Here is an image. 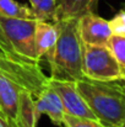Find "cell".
Masks as SVG:
<instances>
[{"instance_id": "obj_4", "label": "cell", "mask_w": 125, "mask_h": 127, "mask_svg": "<svg viewBox=\"0 0 125 127\" xmlns=\"http://www.w3.org/2000/svg\"><path fill=\"white\" fill-rule=\"evenodd\" d=\"M82 73L88 79L115 82L122 79L123 68L107 46L82 43Z\"/></svg>"}, {"instance_id": "obj_19", "label": "cell", "mask_w": 125, "mask_h": 127, "mask_svg": "<svg viewBox=\"0 0 125 127\" xmlns=\"http://www.w3.org/2000/svg\"><path fill=\"white\" fill-rule=\"evenodd\" d=\"M98 1L99 0H92V10L96 12V10H97V6H98Z\"/></svg>"}, {"instance_id": "obj_16", "label": "cell", "mask_w": 125, "mask_h": 127, "mask_svg": "<svg viewBox=\"0 0 125 127\" xmlns=\"http://www.w3.org/2000/svg\"><path fill=\"white\" fill-rule=\"evenodd\" d=\"M63 126L65 127H107L102 122H99L96 119H86V117H76L71 115L64 116Z\"/></svg>"}, {"instance_id": "obj_23", "label": "cell", "mask_w": 125, "mask_h": 127, "mask_svg": "<svg viewBox=\"0 0 125 127\" xmlns=\"http://www.w3.org/2000/svg\"><path fill=\"white\" fill-rule=\"evenodd\" d=\"M119 82H120V80H119ZM120 83H122V82H120ZM122 84L124 85V88H125V83H122ZM124 127H125V125H124Z\"/></svg>"}, {"instance_id": "obj_1", "label": "cell", "mask_w": 125, "mask_h": 127, "mask_svg": "<svg viewBox=\"0 0 125 127\" xmlns=\"http://www.w3.org/2000/svg\"><path fill=\"white\" fill-rule=\"evenodd\" d=\"M76 86L96 119L107 127H124L125 88L119 80L101 82L83 77Z\"/></svg>"}, {"instance_id": "obj_15", "label": "cell", "mask_w": 125, "mask_h": 127, "mask_svg": "<svg viewBox=\"0 0 125 127\" xmlns=\"http://www.w3.org/2000/svg\"><path fill=\"white\" fill-rule=\"evenodd\" d=\"M113 57L117 59L119 65L124 69L125 68V36L122 35H112L106 44Z\"/></svg>"}, {"instance_id": "obj_22", "label": "cell", "mask_w": 125, "mask_h": 127, "mask_svg": "<svg viewBox=\"0 0 125 127\" xmlns=\"http://www.w3.org/2000/svg\"><path fill=\"white\" fill-rule=\"evenodd\" d=\"M0 116L5 120V117H4V114H2V109H1V104H0Z\"/></svg>"}, {"instance_id": "obj_7", "label": "cell", "mask_w": 125, "mask_h": 127, "mask_svg": "<svg viewBox=\"0 0 125 127\" xmlns=\"http://www.w3.org/2000/svg\"><path fill=\"white\" fill-rule=\"evenodd\" d=\"M77 31L85 44L106 46L113 35L109 20L98 16L94 11H87L77 17Z\"/></svg>"}, {"instance_id": "obj_20", "label": "cell", "mask_w": 125, "mask_h": 127, "mask_svg": "<svg viewBox=\"0 0 125 127\" xmlns=\"http://www.w3.org/2000/svg\"><path fill=\"white\" fill-rule=\"evenodd\" d=\"M0 127H10L9 125H7V122L0 116Z\"/></svg>"}, {"instance_id": "obj_9", "label": "cell", "mask_w": 125, "mask_h": 127, "mask_svg": "<svg viewBox=\"0 0 125 127\" xmlns=\"http://www.w3.org/2000/svg\"><path fill=\"white\" fill-rule=\"evenodd\" d=\"M58 40V26L53 21L37 20L35 31V42L38 59H45L48 63L53 57L55 43Z\"/></svg>"}, {"instance_id": "obj_14", "label": "cell", "mask_w": 125, "mask_h": 127, "mask_svg": "<svg viewBox=\"0 0 125 127\" xmlns=\"http://www.w3.org/2000/svg\"><path fill=\"white\" fill-rule=\"evenodd\" d=\"M37 20L53 21L55 19L56 0H28Z\"/></svg>"}, {"instance_id": "obj_17", "label": "cell", "mask_w": 125, "mask_h": 127, "mask_svg": "<svg viewBox=\"0 0 125 127\" xmlns=\"http://www.w3.org/2000/svg\"><path fill=\"white\" fill-rule=\"evenodd\" d=\"M109 25L112 29V32L114 35H122L125 36V6L113 16L112 20H109Z\"/></svg>"}, {"instance_id": "obj_10", "label": "cell", "mask_w": 125, "mask_h": 127, "mask_svg": "<svg viewBox=\"0 0 125 127\" xmlns=\"http://www.w3.org/2000/svg\"><path fill=\"white\" fill-rule=\"evenodd\" d=\"M21 89L10 79L0 74V104L5 121L10 127H17V109Z\"/></svg>"}, {"instance_id": "obj_12", "label": "cell", "mask_w": 125, "mask_h": 127, "mask_svg": "<svg viewBox=\"0 0 125 127\" xmlns=\"http://www.w3.org/2000/svg\"><path fill=\"white\" fill-rule=\"evenodd\" d=\"M92 10V0H56L54 22L68 17H79Z\"/></svg>"}, {"instance_id": "obj_8", "label": "cell", "mask_w": 125, "mask_h": 127, "mask_svg": "<svg viewBox=\"0 0 125 127\" xmlns=\"http://www.w3.org/2000/svg\"><path fill=\"white\" fill-rule=\"evenodd\" d=\"M35 104L39 117L41 115H47L54 125L63 126L64 116H65L63 101L60 99V95L56 93V90L49 84V80H48V85L35 97Z\"/></svg>"}, {"instance_id": "obj_21", "label": "cell", "mask_w": 125, "mask_h": 127, "mask_svg": "<svg viewBox=\"0 0 125 127\" xmlns=\"http://www.w3.org/2000/svg\"><path fill=\"white\" fill-rule=\"evenodd\" d=\"M122 83H125V68L123 69V74H122V79H120Z\"/></svg>"}, {"instance_id": "obj_6", "label": "cell", "mask_w": 125, "mask_h": 127, "mask_svg": "<svg viewBox=\"0 0 125 127\" xmlns=\"http://www.w3.org/2000/svg\"><path fill=\"white\" fill-rule=\"evenodd\" d=\"M49 84L60 95L66 115H71L76 117H86V119H96V116L88 107L82 95L80 94L76 86V82L49 78Z\"/></svg>"}, {"instance_id": "obj_5", "label": "cell", "mask_w": 125, "mask_h": 127, "mask_svg": "<svg viewBox=\"0 0 125 127\" xmlns=\"http://www.w3.org/2000/svg\"><path fill=\"white\" fill-rule=\"evenodd\" d=\"M36 24V19H14L0 14V29L14 52L25 59L41 63L35 42Z\"/></svg>"}, {"instance_id": "obj_24", "label": "cell", "mask_w": 125, "mask_h": 127, "mask_svg": "<svg viewBox=\"0 0 125 127\" xmlns=\"http://www.w3.org/2000/svg\"><path fill=\"white\" fill-rule=\"evenodd\" d=\"M124 6H125V4H124Z\"/></svg>"}, {"instance_id": "obj_18", "label": "cell", "mask_w": 125, "mask_h": 127, "mask_svg": "<svg viewBox=\"0 0 125 127\" xmlns=\"http://www.w3.org/2000/svg\"><path fill=\"white\" fill-rule=\"evenodd\" d=\"M0 54H5L9 57H20L14 52L11 44L7 41V38L5 37V35L2 33L1 29H0Z\"/></svg>"}, {"instance_id": "obj_11", "label": "cell", "mask_w": 125, "mask_h": 127, "mask_svg": "<svg viewBox=\"0 0 125 127\" xmlns=\"http://www.w3.org/2000/svg\"><path fill=\"white\" fill-rule=\"evenodd\" d=\"M39 115L36 110L35 97L26 90H21L17 109V127H37Z\"/></svg>"}, {"instance_id": "obj_13", "label": "cell", "mask_w": 125, "mask_h": 127, "mask_svg": "<svg viewBox=\"0 0 125 127\" xmlns=\"http://www.w3.org/2000/svg\"><path fill=\"white\" fill-rule=\"evenodd\" d=\"M0 14L14 19H36L33 10L16 0H0Z\"/></svg>"}, {"instance_id": "obj_3", "label": "cell", "mask_w": 125, "mask_h": 127, "mask_svg": "<svg viewBox=\"0 0 125 127\" xmlns=\"http://www.w3.org/2000/svg\"><path fill=\"white\" fill-rule=\"evenodd\" d=\"M0 74L10 79L21 90H26L36 97L48 85L49 75L42 70L41 63L22 57L0 54Z\"/></svg>"}, {"instance_id": "obj_2", "label": "cell", "mask_w": 125, "mask_h": 127, "mask_svg": "<svg viewBox=\"0 0 125 127\" xmlns=\"http://www.w3.org/2000/svg\"><path fill=\"white\" fill-rule=\"evenodd\" d=\"M58 40L50 59L49 68L53 79L79 80L82 79V42L77 31V17H68L55 21Z\"/></svg>"}]
</instances>
